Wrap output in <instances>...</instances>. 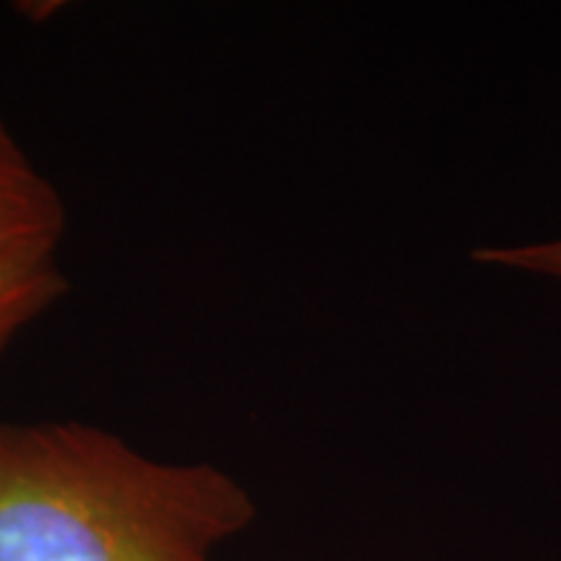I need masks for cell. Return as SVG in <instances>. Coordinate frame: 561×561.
<instances>
[{
    "mask_svg": "<svg viewBox=\"0 0 561 561\" xmlns=\"http://www.w3.org/2000/svg\"><path fill=\"white\" fill-rule=\"evenodd\" d=\"M68 289L58 257L0 265V356L32 322L50 312Z\"/></svg>",
    "mask_w": 561,
    "mask_h": 561,
    "instance_id": "3957f363",
    "label": "cell"
},
{
    "mask_svg": "<svg viewBox=\"0 0 561 561\" xmlns=\"http://www.w3.org/2000/svg\"><path fill=\"white\" fill-rule=\"evenodd\" d=\"M255 520L234 476L87 421H0V561H214Z\"/></svg>",
    "mask_w": 561,
    "mask_h": 561,
    "instance_id": "6da1fadb",
    "label": "cell"
},
{
    "mask_svg": "<svg viewBox=\"0 0 561 561\" xmlns=\"http://www.w3.org/2000/svg\"><path fill=\"white\" fill-rule=\"evenodd\" d=\"M66 201L0 115V265L58 257Z\"/></svg>",
    "mask_w": 561,
    "mask_h": 561,
    "instance_id": "7a4b0ae2",
    "label": "cell"
},
{
    "mask_svg": "<svg viewBox=\"0 0 561 561\" xmlns=\"http://www.w3.org/2000/svg\"><path fill=\"white\" fill-rule=\"evenodd\" d=\"M479 263L510 265V268L543 273V276L561 278V240L528 244V248H504V250H479L476 252Z\"/></svg>",
    "mask_w": 561,
    "mask_h": 561,
    "instance_id": "277c9868",
    "label": "cell"
}]
</instances>
